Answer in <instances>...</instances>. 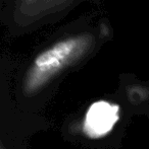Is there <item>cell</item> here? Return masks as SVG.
Instances as JSON below:
<instances>
[{"instance_id": "6da1fadb", "label": "cell", "mask_w": 149, "mask_h": 149, "mask_svg": "<svg viewBox=\"0 0 149 149\" xmlns=\"http://www.w3.org/2000/svg\"><path fill=\"white\" fill-rule=\"evenodd\" d=\"M92 43L93 37L83 33L58 41L41 52L25 76L24 93L27 95L36 93L58 73L83 57Z\"/></svg>"}, {"instance_id": "3957f363", "label": "cell", "mask_w": 149, "mask_h": 149, "mask_svg": "<svg viewBox=\"0 0 149 149\" xmlns=\"http://www.w3.org/2000/svg\"><path fill=\"white\" fill-rule=\"evenodd\" d=\"M1 149H4V148H3V147H1Z\"/></svg>"}, {"instance_id": "7a4b0ae2", "label": "cell", "mask_w": 149, "mask_h": 149, "mask_svg": "<svg viewBox=\"0 0 149 149\" xmlns=\"http://www.w3.org/2000/svg\"><path fill=\"white\" fill-rule=\"evenodd\" d=\"M119 120V107L107 100H98L89 107L83 123V132L91 139L107 135Z\"/></svg>"}]
</instances>
